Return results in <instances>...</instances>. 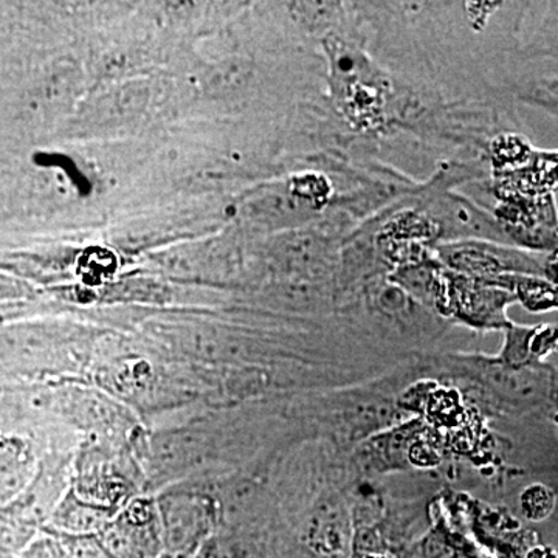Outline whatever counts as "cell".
Returning <instances> with one entry per match:
<instances>
[{
	"instance_id": "1",
	"label": "cell",
	"mask_w": 558,
	"mask_h": 558,
	"mask_svg": "<svg viewBox=\"0 0 558 558\" xmlns=\"http://www.w3.org/2000/svg\"><path fill=\"white\" fill-rule=\"evenodd\" d=\"M252 73V68L247 61L234 58V60L223 61L209 70L205 84L213 94H229V92L241 89L245 86Z\"/></svg>"
},
{
	"instance_id": "2",
	"label": "cell",
	"mask_w": 558,
	"mask_h": 558,
	"mask_svg": "<svg viewBox=\"0 0 558 558\" xmlns=\"http://www.w3.org/2000/svg\"><path fill=\"white\" fill-rule=\"evenodd\" d=\"M117 266L119 263L112 252L101 247H92L80 256L78 274L87 284L98 286L116 274Z\"/></svg>"
},
{
	"instance_id": "3",
	"label": "cell",
	"mask_w": 558,
	"mask_h": 558,
	"mask_svg": "<svg viewBox=\"0 0 558 558\" xmlns=\"http://www.w3.org/2000/svg\"><path fill=\"white\" fill-rule=\"evenodd\" d=\"M554 508H556V495L543 484L527 487L521 495V509L529 520L548 519Z\"/></svg>"
}]
</instances>
